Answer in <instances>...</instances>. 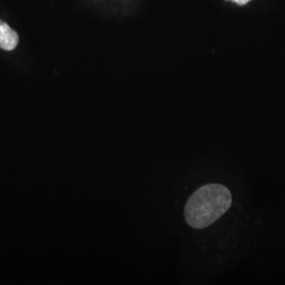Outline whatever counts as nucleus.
I'll use <instances>...</instances> for the list:
<instances>
[{
  "mask_svg": "<svg viewBox=\"0 0 285 285\" xmlns=\"http://www.w3.org/2000/svg\"><path fill=\"white\" fill-rule=\"evenodd\" d=\"M232 205V193L226 186L208 184L189 198L184 209V217L190 227L202 230L222 217Z\"/></svg>",
  "mask_w": 285,
  "mask_h": 285,
  "instance_id": "f257e3e1",
  "label": "nucleus"
},
{
  "mask_svg": "<svg viewBox=\"0 0 285 285\" xmlns=\"http://www.w3.org/2000/svg\"><path fill=\"white\" fill-rule=\"evenodd\" d=\"M19 38L14 30L6 22L0 20V48L12 51L18 45Z\"/></svg>",
  "mask_w": 285,
  "mask_h": 285,
  "instance_id": "f03ea898",
  "label": "nucleus"
},
{
  "mask_svg": "<svg viewBox=\"0 0 285 285\" xmlns=\"http://www.w3.org/2000/svg\"><path fill=\"white\" fill-rule=\"evenodd\" d=\"M233 1H235V0H233Z\"/></svg>",
  "mask_w": 285,
  "mask_h": 285,
  "instance_id": "7ed1b4c3",
  "label": "nucleus"
}]
</instances>
